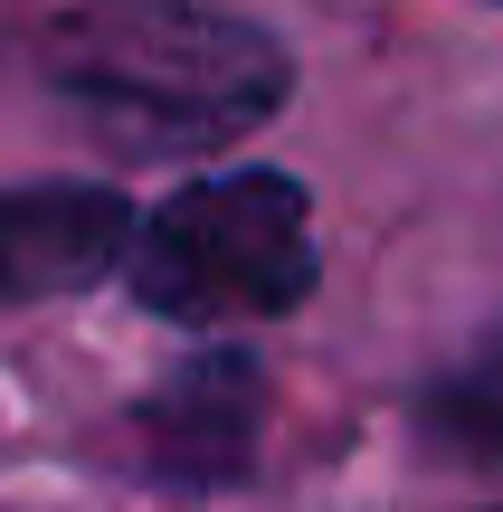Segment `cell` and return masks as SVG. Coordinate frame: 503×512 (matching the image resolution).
I'll return each mask as SVG.
<instances>
[{
	"label": "cell",
	"instance_id": "1",
	"mask_svg": "<svg viewBox=\"0 0 503 512\" xmlns=\"http://www.w3.org/2000/svg\"><path fill=\"white\" fill-rule=\"evenodd\" d=\"M48 95L105 152H228L295 86V57L238 10L209 0H67L38 38Z\"/></svg>",
	"mask_w": 503,
	"mask_h": 512
},
{
	"label": "cell",
	"instance_id": "2",
	"mask_svg": "<svg viewBox=\"0 0 503 512\" xmlns=\"http://www.w3.org/2000/svg\"><path fill=\"white\" fill-rule=\"evenodd\" d=\"M314 275V200L266 162L171 190L124 256L133 304L162 323H266V313H295Z\"/></svg>",
	"mask_w": 503,
	"mask_h": 512
},
{
	"label": "cell",
	"instance_id": "3",
	"mask_svg": "<svg viewBox=\"0 0 503 512\" xmlns=\"http://www.w3.org/2000/svg\"><path fill=\"white\" fill-rule=\"evenodd\" d=\"M133 209L105 181H38L0 190V313L48 304V294H86L95 275H114L133 256Z\"/></svg>",
	"mask_w": 503,
	"mask_h": 512
},
{
	"label": "cell",
	"instance_id": "4",
	"mask_svg": "<svg viewBox=\"0 0 503 512\" xmlns=\"http://www.w3.org/2000/svg\"><path fill=\"white\" fill-rule=\"evenodd\" d=\"M257 418H266V380L238 361V351H209V361L171 370L143 399V456L152 475L171 484H238L247 456H257Z\"/></svg>",
	"mask_w": 503,
	"mask_h": 512
},
{
	"label": "cell",
	"instance_id": "5",
	"mask_svg": "<svg viewBox=\"0 0 503 512\" xmlns=\"http://www.w3.org/2000/svg\"><path fill=\"white\" fill-rule=\"evenodd\" d=\"M418 437H428L437 456H456V465L503 475V323L466 351V361H447L428 389H418Z\"/></svg>",
	"mask_w": 503,
	"mask_h": 512
}]
</instances>
